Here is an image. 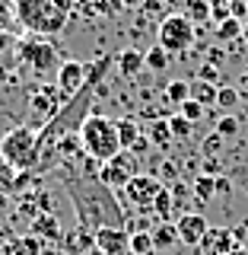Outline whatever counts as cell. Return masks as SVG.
Segmentation results:
<instances>
[{
  "label": "cell",
  "instance_id": "277c9868",
  "mask_svg": "<svg viewBox=\"0 0 248 255\" xmlns=\"http://www.w3.org/2000/svg\"><path fill=\"white\" fill-rule=\"evenodd\" d=\"M16 61L26 64L29 70H35L38 77L51 74V70H54V77H58V70H61V64H58V48L48 42V38H42V35L22 38V42H19V51H16Z\"/></svg>",
  "mask_w": 248,
  "mask_h": 255
},
{
  "label": "cell",
  "instance_id": "52a82bcc",
  "mask_svg": "<svg viewBox=\"0 0 248 255\" xmlns=\"http://www.w3.org/2000/svg\"><path fill=\"white\" fill-rule=\"evenodd\" d=\"M165 185L156 179L153 172H140V175H134L131 182H127V188H124V198L131 204H137L140 211H153V201H156V195L163 191Z\"/></svg>",
  "mask_w": 248,
  "mask_h": 255
},
{
  "label": "cell",
  "instance_id": "e0dca14e",
  "mask_svg": "<svg viewBox=\"0 0 248 255\" xmlns=\"http://www.w3.org/2000/svg\"><path fill=\"white\" fill-rule=\"evenodd\" d=\"M172 211H175V195H172V188H163L153 201V214L163 223H172Z\"/></svg>",
  "mask_w": 248,
  "mask_h": 255
},
{
  "label": "cell",
  "instance_id": "8d00e7d4",
  "mask_svg": "<svg viewBox=\"0 0 248 255\" xmlns=\"http://www.w3.org/2000/svg\"><path fill=\"white\" fill-rule=\"evenodd\" d=\"M220 77H223V74H220L217 67H213V64H204V67H201V77H197V80H207V83H217Z\"/></svg>",
  "mask_w": 248,
  "mask_h": 255
},
{
  "label": "cell",
  "instance_id": "1f68e13d",
  "mask_svg": "<svg viewBox=\"0 0 248 255\" xmlns=\"http://www.w3.org/2000/svg\"><path fill=\"white\" fill-rule=\"evenodd\" d=\"M169 128H172V137H178V140L191 137V131H194V125H191L185 115H175V118H169Z\"/></svg>",
  "mask_w": 248,
  "mask_h": 255
},
{
  "label": "cell",
  "instance_id": "4fadbf2b",
  "mask_svg": "<svg viewBox=\"0 0 248 255\" xmlns=\"http://www.w3.org/2000/svg\"><path fill=\"white\" fill-rule=\"evenodd\" d=\"M32 236H38V239H61V223L54 214H35L32 217Z\"/></svg>",
  "mask_w": 248,
  "mask_h": 255
},
{
  "label": "cell",
  "instance_id": "ac0fdd59",
  "mask_svg": "<svg viewBox=\"0 0 248 255\" xmlns=\"http://www.w3.org/2000/svg\"><path fill=\"white\" fill-rule=\"evenodd\" d=\"M217 93H220V86H213V83H207V80H194L191 83V99L194 102H201V106H217Z\"/></svg>",
  "mask_w": 248,
  "mask_h": 255
},
{
  "label": "cell",
  "instance_id": "e575fe53",
  "mask_svg": "<svg viewBox=\"0 0 248 255\" xmlns=\"http://www.w3.org/2000/svg\"><path fill=\"white\" fill-rule=\"evenodd\" d=\"M245 13H248V3H245V0H229V16H233V19L242 22Z\"/></svg>",
  "mask_w": 248,
  "mask_h": 255
},
{
  "label": "cell",
  "instance_id": "83f0119b",
  "mask_svg": "<svg viewBox=\"0 0 248 255\" xmlns=\"http://www.w3.org/2000/svg\"><path fill=\"white\" fill-rule=\"evenodd\" d=\"M13 255H42V239L38 236H19L16 239V249H13Z\"/></svg>",
  "mask_w": 248,
  "mask_h": 255
},
{
  "label": "cell",
  "instance_id": "8992f818",
  "mask_svg": "<svg viewBox=\"0 0 248 255\" xmlns=\"http://www.w3.org/2000/svg\"><path fill=\"white\" fill-rule=\"evenodd\" d=\"M134 175H140V172H137V156L127 153V150H121V153H118L115 159L102 163V169H99V182H102L105 188H111V191H124V188H127V182H131Z\"/></svg>",
  "mask_w": 248,
  "mask_h": 255
},
{
  "label": "cell",
  "instance_id": "d590c367",
  "mask_svg": "<svg viewBox=\"0 0 248 255\" xmlns=\"http://www.w3.org/2000/svg\"><path fill=\"white\" fill-rule=\"evenodd\" d=\"M6 249H10V255H13V249H16V239L10 236V230H0V255H6Z\"/></svg>",
  "mask_w": 248,
  "mask_h": 255
},
{
  "label": "cell",
  "instance_id": "f546056e",
  "mask_svg": "<svg viewBox=\"0 0 248 255\" xmlns=\"http://www.w3.org/2000/svg\"><path fill=\"white\" fill-rule=\"evenodd\" d=\"M169 58H172V54L169 51H163V48H150V51H147V67L150 70H165V67H169Z\"/></svg>",
  "mask_w": 248,
  "mask_h": 255
},
{
  "label": "cell",
  "instance_id": "603a6c76",
  "mask_svg": "<svg viewBox=\"0 0 248 255\" xmlns=\"http://www.w3.org/2000/svg\"><path fill=\"white\" fill-rule=\"evenodd\" d=\"M92 13L95 16H105V19H111V16H118L124 10V0H89Z\"/></svg>",
  "mask_w": 248,
  "mask_h": 255
},
{
  "label": "cell",
  "instance_id": "9a60e30c",
  "mask_svg": "<svg viewBox=\"0 0 248 255\" xmlns=\"http://www.w3.org/2000/svg\"><path fill=\"white\" fill-rule=\"evenodd\" d=\"M175 6H178V0H143L140 13H147L150 19L163 22V19H169V16H175Z\"/></svg>",
  "mask_w": 248,
  "mask_h": 255
},
{
  "label": "cell",
  "instance_id": "3957f363",
  "mask_svg": "<svg viewBox=\"0 0 248 255\" xmlns=\"http://www.w3.org/2000/svg\"><path fill=\"white\" fill-rule=\"evenodd\" d=\"M0 156L13 166V169H32L38 163V131H32L29 125H19L13 131L3 134L0 140Z\"/></svg>",
  "mask_w": 248,
  "mask_h": 255
},
{
  "label": "cell",
  "instance_id": "6da1fadb",
  "mask_svg": "<svg viewBox=\"0 0 248 255\" xmlns=\"http://www.w3.org/2000/svg\"><path fill=\"white\" fill-rule=\"evenodd\" d=\"M74 0H13V19L29 35H61L70 19Z\"/></svg>",
  "mask_w": 248,
  "mask_h": 255
},
{
  "label": "cell",
  "instance_id": "74e56055",
  "mask_svg": "<svg viewBox=\"0 0 248 255\" xmlns=\"http://www.w3.org/2000/svg\"><path fill=\"white\" fill-rule=\"evenodd\" d=\"M239 96H242V99H248V74H242V80H239Z\"/></svg>",
  "mask_w": 248,
  "mask_h": 255
},
{
  "label": "cell",
  "instance_id": "2e32d148",
  "mask_svg": "<svg viewBox=\"0 0 248 255\" xmlns=\"http://www.w3.org/2000/svg\"><path fill=\"white\" fill-rule=\"evenodd\" d=\"M150 236H153V246H156V249H172L175 243H181L175 223H159V227L150 230Z\"/></svg>",
  "mask_w": 248,
  "mask_h": 255
},
{
  "label": "cell",
  "instance_id": "5b68a950",
  "mask_svg": "<svg viewBox=\"0 0 248 255\" xmlns=\"http://www.w3.org/2000/svg\"><path fill=\"white\" fill-rule=\"evenodd\" d=\"M156 45L169 54L188 51V48L194 45V22H191L185 13H175L169 19H163L156 26Z\"/></svg>",
  "mask_w": 248,
  "mask_h": 255
},
{
  "label": "cell",
  "instance_id": "44dd1931",
  "mask_svg": "<svg viewBox=\"0 0 248 255\" xmlns=\"http://www.w3.org/2000/svg\"><path fill=\"white\" fill-rule=\"evenodd\" d=\"M153 236L150 230H134L131 233V255H153Z\"/></svg>",
  "mask_w": 248,
  "mask_h": 255
},
{
  "label": "cell",
  "instance_id": "7402d4cb",
  "mask_svg": "<svg viewBox=\"0 0 248 255\" xmlns=\"http://www.w3.org/2000/svg\"><path fill=\"white\" fill-rule=\"evenodd\" d=\"M16 51H19V42H16L10 32L0 29V67L13 64V61H16Z\"/></svg>",
  "mask_w": 248,
  "mask_h": 255
},
{
  "label": "cell",
  "instance_id": "ba28073f",
  "mask_svg": "<svg viewBox=\"0 0 248 255\" xmlns=\"http://www.w3.org/2000/svg\"><path fill=\"white\" fill-rule=\"evenodd\" d=\"M86 80H89V67L86 64H80V61H64L61 64V70H58V77H54V86L61 90L64 99H74V96L86 86Z\"/></svg>",
  "mask_w": 248,
  "mask_h": 255
},
{
  "label": "cell",
  "instance_id": "7a4b0ae2",
  "mask_svg": "<svg viewBox=\"0 0 248 255\" xmlns=\"http://www.w3.org/2000/svg\"><path fill=\"white\" fill-rule=\"evenodd\" d=\"M80 147L95 163H108L121 153V137H118V122L105 115H86L80 125Z\"/></svg>",
  "mask_w": 248,
  "mask_h": 255
},
{
  "label": "cell",
  "instance_id": "5bb4252c",
  "mask_svg": "<svg viewBox=\"0 0 248 255\" xmlns=\"http://www.w3.org/2000/svg\"><path fill=\"white\" fill-rule=\"evenodd\" d=\"M118 137H121V150H127V153H131V150L143 140L137 118H118Z\"/></svg>",
  "mask_w": 248,
  "mask_h": 255
},
{
  "label": "cell",
  "instance_id": "7c38bea8",
  "mask_svg": "<svg viewBox=\"0 0 248 255\" xmlns=\"http://www.w3.org/2000/svg\"><path fill=\"white\" fill-rule=\"evenodd\" d=\"M143 67H147V54H143L140 48H124V51L118 54V70H121L124 77H137Z\"/></svg>",
  "mask_w": 248,
  "mask_h": 255
},
{
  "label": "cell",
  "instance_id": "30bf717a",
  "mask_svg": "<svg viewBox=\"0 0 248 255\" xmlns=\"http://www.w3.org/2000/svg\"><path fill=\"white\" fill-rule=\"evenodd\" d=\"M175 230H178V239L185 246H201L204 236H207V230H210V223L204 220V214L188 211V214H181V217L175 220Z\"/></svg>",
  "mask_w": 248,
  "mask_h": 255
},
{
  "label": "cell",
  "instance_id": "f1b7e54d",
  "mask_svg": "<svg viewBox=\"0 0 248 255\" xmlns=\"http://www.w3.org/2000/svg\"><path fill=\"white\" fill-rule=\"evenodd\" d=\"M239 102H242V96H239L236 86H220V93H217V109L229 112L233 106H239Z\"/></svg>",
  "mask_w": 248,
  "mask_h": 255
},
{
  "label": "cell",
  "instance_id": "ab89813d",
  "mask_svg": "<svg viewBox=\"0 0 248 255\" xmlns=\"http://www.w3.org/2000/svg\"><path fill=\"white\" fill-rule=\"evenodd\" d=\"M242 42L248 45V19H245V29H242Z\"/></svg>",
  "mask_w": 248,
  "mask_h": 255
},
{
  "label": "cell",
  "instance_id": "ffe728a7",
  "mask_svg": "<svg viewBox=\"0 0 248 255\" xmlns=\"http://www.w3.org/2000/svg\"><path fill=\"white\" fill-rule=\"evenodd\" d=\"M185 16L191 22H210V0H185Z\"/></svg>",
  "mask_w": 248,
  "mask_h": 255
},
{
  "label": "cell",
  "instance_id": "4dcf8cb0",
  "mask_svg": "<svg viewBox=\"0 0 248 255\" xmlns=\"http://www.w3.org/2000/svg\"><path fill=\"white\" fill-rule=\"evenodd\" d=\"M217 134H220L223 140L236 137V134H239V118H236V115H223V118H217Z\"/></svg>",
  "mask_w": 248,
  "mask_h": 255
},
{
  "label": "cell",
  "instance_id": "484cf974",
  "mask_svg": "<svg viewBox=\"0 0 248 255\" xmlns=\"http://www.w3.org/2000/svg\"><path fill=\"white\" fill-rule=\"evenodd\" d=\"M16 182H19L16 169H13L10 163H6L3 156H0V195H10V191L16 188Z\"/></svg>",
  "mask_w": 248,
  "mask_h": 255
},
{
  "label": "cell",
  "instance_id": "d4e9b609",
  "mask_svg": "<svg viewBox=\"0 0 248 255\" xmlns=\"http://www.w3.org/2000/svg\"><path fill=\"white\" fill-rule=\"evenodd\" d=\"M165 99L169 102H188L191 99V83H185V80H172L169 86H165Z\"/></svg>",
  "mask_w": 248,
  "mask_h": 255
},
{
  "label": "cell",
  "instance_id": "836d02e7",
  "mask_svg": "<svg viewBox=\"0 0 248 255\" xmlns=\"http://www.w3.org/2000/svg\"><path fill=\"white\" fill-rule=\"evenodd\" d=\"M181 115H185L191 125H197V122H201V115H204V106H201V102H194V99H188V102H181Z\"/></svg>",
  "mask_w": 248,
  "mask_h": 255
},
{
  "label": "cell",
  "instance_id": "cb8c5ba5",
  "mask_svg": "<svg viewBox=\"0 0 248 255\" xmlns=\"http://www.w3.org/2000/svg\"><path fill=\"white\" fill-rule=\"evenodd\" d=\"M242 29H245V22L226 19V22L217 26V38H220V42H236V38H242Z\"/></svg>",
  "mask_w": 248,
  "mask_h": 255
},
{
  "label": "cell",
  "instance_id": "4316f807",
  "mask_svg": "<svg viewBox=\"0 0 248 255\" xmlns=\"http://www.w3.org/2000/svg\"><path fill=\"white\" fill-rule=\"evenodd\" d=\"M194 195L201 198V201H210V198L217 195V175H197V182H194Z\"/></svg>",
  "mask_w": 248,
  "mask_h": 255
},
{
  "label": "cell",
  "instance_id": "d6986e66",
  "mask_svg": "<svg viewBox=\"0 0 248 255\" xmlns=\"http://www.w3.org/2000/svg\"><path fill=\"white\" fill-rule=\"evenodd\" d=\"M147 140L150 143H156V147H169L172 143V128H169V118H159V122L150 125V134H147Z\"/></svg>",
  "mask_w": 248,
  "mask_h": 255
},
{
  "label": "cell",
  "instance_id": "9c48e42d",
  "mask_svg": "<svg viewBox=\"0 0 248 255\" xmlns=\"http://www.w3.org/2000/svg\"><path fill=\"white\" fill-rule=\"evenodd\" d=\"M95 249L102 255H124L131 252V233L121 227H102L95 230Z\"/></svg>",
  "mask_w": 248,
  "mask_h": 255
},
{
  "label": "cell",
  "instance_id": "d6a6232c",
  "mask_svg": "<svg viewBox=\"0 0 248 255\" xmlns=\"http://www.w3.org/2000/svg\"><path fill=\"white\" fill-rule=\"evenodd\" d=\"M226 19H233L229 16V0H210V22H226Z\"/></svg>",
  "mask_w": 248,
  "mask_h": 255
},
{
  "label": "cell",
  "instance_id": "8fae6325",
  "mask_svg": "<svg viewBox=\"0 0 248 255\" xmlns=\"http://www.w3.org/2000/svg\"><path fill=\"white\" fill-rule=\"evenodd\" d=\"M197 249L204 255H233L236 236H233V230H226V227H210L207 236H204V243L197 246Z\"/></svg>",
  "mask_w": 248,
  "mask_h": 255
},
{
  "label": "cell",
  "instance_id": "f35d334b",
  "mask_svg": "<svg viewBox=\"0 0 248 255\" xmlns=\"http://www.w3.org/2000/svg\"><path fill=\"white\" fill-rule=\"evenodd\" d=\"M143 0H124V10H140Z\"/></svg>",
  "mask_w": 248,
  "mask_h": 255
}]
</instances>
